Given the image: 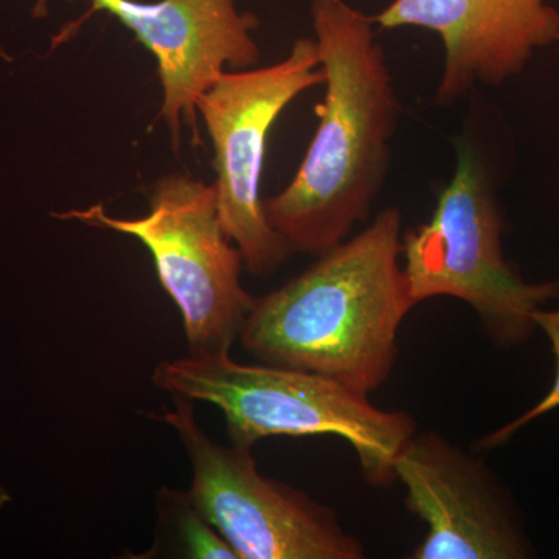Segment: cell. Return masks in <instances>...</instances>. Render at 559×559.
Returning <instances> with one entry per match:
<instances>
[{"instance_id": "obj_1", "label": "cell", "mask_w": 559, "mask_h": 559, "mask_svg": "<svg viewBox=\"0 0 559 559\" xmlns=\"http://www.w3.org/2000/svg\"><path fill=\"white\" fill-rule=\"evenodd\" d=\"M325 95L288 187L264 201L293 252L319 257L369 221L388 180L401 105L373 20L347 0H311Z\"/></svg>"}, {"instance_id": "obj_2", "label": "cell", "mask_w": 559, "mask_h": 559, "mask_svg": "<svg viewBox=\"0 0 559 559\" xmlns=\"http://www.w3.org/2000/svg\"><path fill=\"white\" fill-rule=\"evenodd\" d=\"M401 230L400 210H382L282 288L255 297L242 348L364 395L380 389L399 359L401 323L417 305L400 263Z\"/></svg>"}, {"instance_id": "obj_3", "label": "cell", "mask_w": 559, "mask_h": 559, "mask_svg": "<svg viewBox=\"0 0 559 559\" xmlns=\"http://www.w3.org/2000/svg\"><path fill=\"white\" fill-rule=\"evenodd\" d=\"M157 389L212 404L223 412L230 443L252 448L267 437L336 436L352 444L373 487L395 481L393 462L417 432L406 412L381 411L355 392L312 371L241 364L230 352L162 360Z\"/></svg>"}, {"instance_id": "obj_4", "label": "cell", "mask_w": 559, "mask_h": 559, "mask_svg": "<svg viewBox=\"0 0 559 559\" xmlns=\"http://www.w3.org/2000/svg\"><path fill=\"white\" fill-rule=\"evenodd\" d=\"M454 175L428 223L401 238L415 304L448 296L465 301L500 347L524 344L533 312L559 299V280L528 283L503 259V219L487 167L468 140L455 143Z\"/></svg>"}, {"instance_id": "obj_5", "label": "cell", "mask_w": 559, "mask_h": 559, "mask_svg": "<svg viewBox=\"0 0 559 559\" xmlns=\"http://www.w3.org/2000/svg\"><path fill=\"white\" fill-rule=\"evenodd\" d=\"M60 218L130 235L148 249L160 285L182 316L190 355L230 352L240 340L255 297L242 288L245 260L221 224L215 183L165 176L142 218H114L102 204Z\"/></svg>"}, {"instance_id": "obj_6", "label": "cell", "mask_w": 559, "mask_h": 559, "mask_svg": "<svg viewBox=\"0 0 559 559\" xmlns=\"http://www.w3.org/2000/svg\"><path fill=\"white\" fill-rule=\"evenodd\" d=\"M159 419L178 433L191 463L189 495L238 559H362L336 511L307 492L263 476L249 448L223 447L202 430L194 401L173 395Z\"/></svg>"}, {"instance_id": "obj_7", "label": "cell", "mask_w": 559, "mask_h": 559, "mask_svg": "<svg viewBox=\"0 0 559 559\" xmlns=\"http://www.w3.org/2000/svg\"><path fill=\"white\" fill-rule=\"evenodd\" d=\"M320 84L318 44L299 38L285 60L221 73L198 100L215 151L221 224L241 250L245 267L259 277L277 271L293 253L271 226L261 200L267 135L290 103Z\"/></svg>"}, {"instance_id": "obj_8", "label": "cell", "mask_w": 559, "mask_h": 559, "mask_svg": "<svg viewBox=\"0 0 559 559\" xmlns=\"http://www.w3.org/2000/svg\"><path fill=\"white\" fill-rule=\"evenodd\" d=\"M393 474L407 510L428 527L411 559L532 557L516 507L479 455L433 430L415 432Z\"/></svg>"}, {"instance_id": "obj_9", "label": "cell", "mask_w": 559, "mask_h": 559, "mask_svg": "<svg viewBox=\"0 0 559 559\" xmlns=\"http://www.w3.org/2000/svg\"><path fill=\"white\" fill-rule=\"evenodd\" d=\"M134 33L156 57L164 103L159 119L178 151L182 121L198 138V100L226 72L250 69L260 60L255 14L241 13L235 0H91Z\"/></svg>"}, {"instance_id": "obj_10", "label": "cell", "mask_w": 559, "mask_h": 559, "mask_svg": "<svg viewBox=\"0 0 559 559\" xmlns=\"http://www.w3.org/2000/svg\"><path fill=\"white\" fill-rule=\"evenodd\" d=\"M371 20L381 31L417 27L440 36L439 106L479 84L502 86L536 51L559 43V11L550 0H392Z\"/></svg>"}, {"instance_id": "obj_11", "label": "cell", "mask_w": 559, "mask_h": 559, "mask_svg": "<svg viewBox=\"0 0 559 559\" xmlns=\"http://www.w3.org/2000/svg\"><path fill=\"white\" fill-rule=\"evenodd\" d=\"M160 539H171L179 557L198 559H238L229 543L218 530L194 507L189 491L160 489L159 502Z\"/></svg>"}, {"instance_id": "obj_12", "label": "cell", "mask_w": 559, "mask_h": 559, "mask_svg": "<svg viewBox=\"0 0 559 559\" xmlns=\"http://www.w3.org/2000/svg\"><path fill=\"white\" fill-rule=\"evenodd\" d=\"M533 322L549 336L551 347H554L555 358H557V377H555L554 385H551L550 392L535 407H532V409L525 412L524 415L509 423V425L503 426V428L492 430L491 433L484 437L477 443L480 451L495 450V448L502 447L518 430L524 428L530 421L544 417V415L559 407V310L543 311L539 308V310L533 312Z\"/></svg>"}]
</instances>
